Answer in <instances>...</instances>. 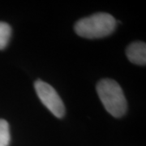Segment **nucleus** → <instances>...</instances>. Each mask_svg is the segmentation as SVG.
Returning <instances> with one entry per match:
<instances>
[{
	"label": "nucleus",
	"instance_id": "obj_1",
	"mask_svg": "<svg viewBox=\"0 0 146 146\" xmlns=\"http://www.w3.org/2000/svg\"><path fill=\"white\" fill-rule=\"evenodd\" d=\"M116 24L113 16L99 12L77 21L75 25V31L79 36L84 38H102L115 31Z\"/></svg>",
	"mask_w": 146,
	"mask_h": 146
},
{
	"label": "nucleus",
	"instance_id": "obj_2",
	"mask_svg": "<svg viewBox=\"0 0 146 146\" xmlns=\"http://www.w3.org/2000/svg\"><path fill=\"white\" fill-rule=\"evenodd\" d=\"M97 93L106 111L115 118L124 115L127 103L123 89L114 80L103 79L97 84Z\"/></svg>",
	"mask_w": 146,
	"mask_h": 146
},
{
	"label": "nucleus",
	"instance_id": "obj_3",
	"mask_svg": "<svg viewBox=\"0 0 146 146\" xmlns=\"http://www.w3.org/2000/svg\"><path fill=\"white\" fill-rule=\"evenodd\" d=\"M34 87L37 97L43 105L55 117L63 118L65 114V106L56 90L42 80H37L34 83Z\"/></svg>",
	"mask_w": 146,
	"mask_h": 146
},
{
	"label": "nucleus",
	"instance_id": "obj_4",
	"mask_svg": "<svg viewBox=\"0 0 146 146\" xmlns=\"http://www.w3.org/2000/svg\"><path fill=\"white\" fill-rule=\"evenodd\" d=\"M127 57L129 61L137 65L146 64V44L143 42H134L126 50Z\"/></svg>",
	"mask_w": 146,
	"mask_h": 146
},
{
	"label": "nucleus",
	"instance_id": "obj_5",
	"mask_svg": "<svg viewBox=\"0 0 146 146\" xmlns=\"http://www.w3.org/2000/svg\"><path fill=\"white\" fill-rule=\"evenodd\" d=\"M11 36V28L5 22L0 21V50L5 49Z\"/></svg>",
	"mask_w": 146,
	"mask_h": 146
},
{
	"label": "nucleus",
	"instance_id": "obj_6",
	"mask_svg": "<svg viewBox=\"0 0 146 146\" xmlns=\"http://www.w3.org/2000/svg\"><path fill=\"white\" fill-rule=\"evenodd\" d=\"M11 141L9 124L5 119H0V146H8Z\"/></svg>",
	"mask_w": 146,
	"mask_h": 146
}]
</instances>
